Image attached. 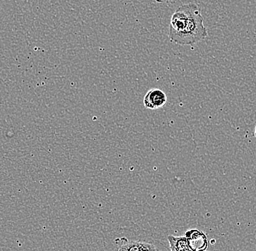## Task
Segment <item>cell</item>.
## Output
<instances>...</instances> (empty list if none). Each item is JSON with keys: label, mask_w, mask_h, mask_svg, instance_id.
<instances>
[{"label": "cell", "mask_w": 256, "mask_h": 251, "mask_svg": "<svg viewBox=\"0 0 256 251\" xmlns=\"http://www.w3.org/2000/svg\"><path fill=\"white\" fill-rule=\"evenodd\" d=\"M208 36L201 9L195 3L180 6L172 15L169 39L179 45H192Z\"/></svg>", "instance_id": "obj_1"}, {"label": "cell", "mask_w": 256, "mask_h": 251, "mask_svg": "<svg viewBox=\"0 0 256 251\" xmlns=\"http://www.w3.org/2000/svg\"><path fill=\"white\" fill-rule=\"evenodd\" d=\"M167 102V95L159 89H152L147 92L144 99V105L146 108L158 110L164 107Z\"/></svg>", "instance_id": "obj_2"}, {"label": "cell", "mask_w": 256, "mask_h": 251, "mask_svg": "<svg viewBox=\"0 0 256 251\" xmlns=\"http://www.w3.org/2000/svg\"><path fill=\"white\" fill-rule=\"evenodd\" d=\"M187 244L192 251H201L207 249V237L198 230H190L186 232Z\"/></svg>", "instance_id": "obj_3"}, {"label": "cell", "mask_w": 256, "mask_h": 251, "mask_svg": "<svg viewBox=\"0 0 256 251\" xmlns=\"http://www.w3.org/2000/svg\"><path fill=\"white\" fill-rule=\"evenodd\" d=\"M171 251H192L188 247L186 237H168Z\"/></svg>", "instance_id": "obj_4"}, {"label": "cell", "mask_w": 256, "mask_h": 251, "mask_svg": "<svg viewBox=\"0 0 256 251\" xmlns=\"http://www.w3.org/2000/svg\"><path fill=\"white\" fill-rule=\"evenodd\" d=\"M140 241H126L120 246L118 251H139L140 250Z\"/></svg>", "instance_id": "obj_5"}, {"label": "cell", "mask_w": 256, "mask_h": 251, "mask_svg": "<svg viewBox=\"0 0 256 251\" xmlns=\"http://www.w3.org/2000/svg\"><path fill=\"white\" fill-rule=\"evenodd\" d=\"M139 251H158L154 245L148 244V243L142 242L140 250Z\"/></svg>", "instance_id": "obj_6"}, {"label": "cell", "mask_w": 256, "mask_h": 251, "mask_svg": "<svg viewBox=\"0 0 256 251\" xmlns=\"http://www.w3.org/2000/svg\"><path fill=\"white\" fill-rule=\"evenodd\" d=\"M154 1L160 4H174L178 0H154Z\"/></svg>", "instance_id": "obj_7"}, {"label": "cell", "mask_w": 256, "mask_h": 251, "mask_svg": "<svg viewBox=\"0 0 256 251\" xmlns=\"http://www.w3.org/2000/svg\"><path fill=\"white\" fill-rule=\"evenodd\" d=\"M254 135H255V137L256 138V126H255V132H254Z\"/></svg>", "instance_id": "obj_8"}, {"label": "cell", "mask_w": 256, "mask_h": 251, "mask_svg": "<svg viewBox=\"0 0 256 251\" xmlns=\"http://www.w3.org/2000/svg\"><path fill=\"white\" fill-rule=\"evenodd\" d=\"M206 251V250H204V251Z\"/></svg>", "instance_id": "obj_9"}]
</instances>
